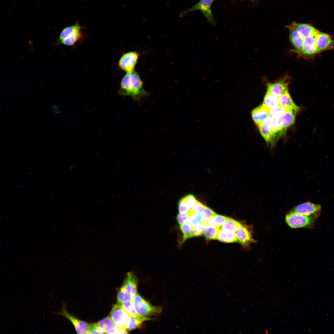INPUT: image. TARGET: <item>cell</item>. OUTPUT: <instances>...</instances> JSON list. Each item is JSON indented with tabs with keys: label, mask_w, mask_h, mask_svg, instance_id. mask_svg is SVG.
Returning <instances> with one entry per match:
<instances>
[{
	"label": "cell",
	"mask_w": 334,
	"mask_h": 334,
	"mask_svg": "<svg viewBox=\"0 0 334 334\" xmlns=\"http://www.w3.org/2000/svg\"><path fill=\"white\" fill-rule=\"evenodd\" d=\"M118 92L123 96H131L135 101H139L143 96L149 95L144 88L143 82L135 71L126 73L123 77Z\"/></svg>",
	"instance_id": "6da1fadb"
},
{
	"label": "cell",
	"mask_w": 334,
	"mask_h": 334,
	"mask_svg": "<svg viewBox=\"0 0 334 334\" xmlns=\"http://www.w3.org/2000/svg\"><path fill=\"white\" fill-rule=\"evenodd\" d=\"M318 216H308L291 212L286 215L285 221L292 228H310L313 225Z\"/></svg>",
	"instance_id": "7a4b0ae2"
},
{
	"label": "cell",
	"mask_w": 334,
	"mask_h": 334,
	"mask_svg": "<svg viewBox=\"0 0 334 334\" xmlns=\"http://www.w3.org/2000/svg\"><path fill=\"white\" fill-rule=\"evenodd\" d=\"M137 312L140 315L147 316L156 315L162 311V307L152 305L137 293L132 300Z\"/></svg>",
	"instance_id": "3957f363"
},
{
	"label": "cell",
	"mask_w": 334,
	"mask_h": 334,
	"mask_svg": "<svg viewBox=\"0 0 334 334\" xmlns=\"http://www.w3.org/2000/svg\"><path fill=\"white\" fill-rule=\"evenodd\" d=\"M140 54L136 51H131L123 54L118 63L119 67L126 73L134 71Z\"/></svg>",
	"instance_id": "277c9868"
},
{
	"label": "cell",
	"mask_w": 334,
	"mask_h": 334,
	"mask_svg": "<svg viewBox=\"0 0 334 334\" xmlns=\"http://www.w3.org/2000/svg\"><path fill=\"white\" fill-rule=\"evenodd\" d=\"M130 315L123 308L120 304L114 305L109 314V317L117 327L120 328H126V326Z\"/></svg>",
	"instance_id": "5b68a950"
},
{
	"label": "cell",
	"mask_w": 334,
	"mask_h": 334,
	"mask_svg": "<svg viewBox=\"0 0 334 334\" xmlns=\"http://www.w3.org/2000/svg\"><path fill=\"white\" fill-rule=\"evenodd\" d=\"M55 313L64 316L71 322L74 326L77 333L88 334L89 324L77 319L69 313L66 310V305L65 303L63 304L61 311Z\"/></svg>",
	"instance_id": "8992f818"
},
{
	"label": "cell",
	"mask_w": 334,
	"mask_h": 334,
	"mask_svg": "<svg viewBox=\"0 0 334 334\" xmlns=\"http://www.w3.org/2000/svg\"><path fill=\"white\" fill-rule=\"evenodd\" d=\"M213 0H200L198 3L190 9L184 11L181 14L183 16L185 14L196 10L200 11L207 20L210 23L214 24L211 6Z\"/></svg>",
	"instance_id": "52a82bcc"
},
{
	"label": "cell",
	"mask_w": 334,
	"mask_h": 334,
	"mask_svg": "<svg viewBox=\"0 0 334 334\" xmlns=\"http://www.w3.org/2000/svg\"><path fill=\"white\" fill-rule=\"evenodd\" d=\"M316 35L304 39L302 49L295 53L307 57L319 53L316 44Z\"/></svg>",
	"instance_id": "ba28073f"
},
{
	"label": "cell",
	"mask_w": 334,
	"mask_h": 334,
	"mask_svg": "<svg viewBox=\"0 0 334 334\" xmlns=\"http://www.w3.org/2000/svg\"><path fill=\"white\" fill-rule=\"evenodd\" d=\"M321 209L319 204L308 202L296 206L291 212L308 216L319 215Z\"/></svg>",
	"instance_id": "9c48e42d"
},
{
	"label": "cell",
	"mask_w": 334,
	"mask_h": 334,
	"mask_svg": "<svg viewBox=\"0 0 334 334\" xmlns=\"http://www.w3.org/2000/svg\"><path fill=\"white\" fill-rule=\"evenodd\" d=\"M138 282L136 275L132 272H129L119 290L134 297L137 293Z\"/></svg>",
	"instance_id": "30bf717a"
},
{
	"label": "cell",
	"mask_w": 334,
	"mask_h": 334,
	"mask_svg": "<svg viewBox=\"0 0 334 334\" xmlns=\"http://www.w3.org/2000/svg\"><path fill=\"white\" fill-rule=\"evenodd\" d=\"M234 233L238 242L244 246H248L254 241L251 233L246 225L241 223Z\"/></svg>",
	"instance_id": "8fae6325"
},
{
	"label": "cell",
	"mask_w": 334,
	"mask_h": 334,
	"mask_svg": "<svg viewBox=\"0 0 334 334\" xmlns=\"http://www.w3.org/2000/svg\"><path fill=\"white\" fill-rule=\"evenodd\" d=\"M316 42L319 53L334 48V39L327 34L319 31L316 35Z\"/></svg>",
	"instance_id": "7c38bea8"
},
{
	"label": "cell",
	"mask_w": 334,
	"mask_h": 334,
	"mask_svg": "<svg viewBox=\"0 0 334 334\" xmlns=\"http://www.w3.org/2000/svg\"><path fill=\"white\" fill-rule=\"evenodd\" d=\"M76 27L73 32L67 37L58 42H56L55 45H57L62 44L69 46H74L76 44L81 40L83 37V34L81 31V27L76 24Z\"/></svg>",
	"instance_id": "4fadbf2b"
},
{
	"label": "cell",
	"mask_w": 334,
	"mask_h": 334,
	"mask_svg": "<svg viewBox=\"0 0 334 334\" xmlns=\"http://www.w3.org/2000/svg\"><path fill=\"white\" fill-rule=\"evenodd\" d=\"M290 25L297 31L304 39L306 37L316 35L319 32L309 24L293 22Z\"/></svg>",
	"instance_id": "5bb4252c"
},
{
	"label": "cell",
	"mask_w": 334,
	"mask_h": 334,
	"mask_svg": "<svg viewBox=\"0 0 334 334\" xmlns=\"http://www.w3.org/2000/svg\"><path fill=\"white\" fill-rule=\"evenodd\" d=\"M251 115L253 121L257 126L270 116L269 109L263 104L253 109Z\"/></svg>",
	"instance_id": "9a60e30c"
},
{
	"label": "cell",
	"mask_w": 334,
	"mask_h": 334,
	"mask_svg": "<svg viewBox=\"0 0 334 334\" xmlns=\"http://www.w3.org/2000/svg\"><path fill=\"white\" fill-rule=\"evenodd\" d=\"M298 112L295 110L289 109L281 115L277 117L278 124L283 129L285 130L294 123Z\"/></svg>",
	"instance_id": "2e32d148"
},
{
	"label": "cell",
	"mask_w": 334,
	"mask_h": 334,
	"mask_svg": "<svg viewBox=\"0 0 334 334\" xmlns=\"http://www.w3.org/2000/svg\"><path fill=\"white\" fill-rule=\"evenodd\" d=\"M272 117L270 116L263 122L257 126L260 133L268 144L271 146L272 141V133L271 127Z\"/></svg>",
	"instance_id": "e0dca14e"
},
{
	"label": "cell",
	"mask_w": 334,
	"mask_h": 334,
	"mask_svg": "<svg viewBox=\"0 0 334 334\" xmlns=\"http://www.w3.org/2000/svg\"><path fill=\"white\" fill-rule=\"evenodd\" d=\"M289 83L284 80H280L274 83L267 84V90L279 97L288 90Z\"/></svg>",
	"instance_id": "ac0fdd59"
},
{
	"label": "cell",
	"mask_w": 334,
	"mask_h": 334,
	"mask_svg": "<svg viewBox=\"0 0 334 334\" xmlns=\"http://www.w3.org/2000/svg\"><path fill=\"white\" fill-rule=\"evenodd\" d=\"M287 28L289 31V41L294 48V49L292 51L295 53L302 49L304 39L297 31L290 25L287 26Z\"/></svg>",
	"instance_id": "d6986e66"
},
{
	"label": "cell",
	"mask_w": 334,
	"mask_h": 334,
	"mask_svg": "<svg viewBox=\"0 0 334 334\" xmlns=\"http://www.w3.org/2000/svg\"><path fill=\"white\" fill-rule=\"evenodd\" d=\"M123 308L130 315L135 317L143 322L153 320V318L140 315L137 312L132 301L130 300L120 304Z\"/></svg>",
	"instance_id": "ffe728a7"
},
{
	"label": "cell",
	"mask_w": 334,
	"mask_h": 334,
	"mask_svg": "<svg viewBox=\"0 0 334 334\" xmlns=\"http://www.w3.org/2000/svg\"><path fill=\"white\" fill-rule=\"evenodd\" d=\"M279 105L284 108L295 110L298 111L299 107L297 106L294 102L288 90L281 95L279 97Z\"/></svg>",
	"instance_id": "44dd1931"
},
{
	"label": "cell",
	"mask_w": 334,
	"mask_h": 334,
	"mask_svg": "<svg viewBox=\"0 0 334 334\" xmlns=\"http://www.w3.org/2000/svg\"><path fill=\"white\" fill-rule=\"evenodd\" d=\"M216 239L224 242H238L233 232L225 231L221 229L219 230Z\"/></svg>",
	"instance_id": "7402d4cb"
},
{
	"label": "cell",
	"mask_w": 334,
	"mask_h": 334,
	"mask_svg": "<svg viewBox=\"0 0 334 334\" xmlns=\"http://www.w3.org/2000/svg\"><path fill=\"white\" fill-rule=\"evenodd\" d=\"M262 104L269 109L276 107L280 105L278 97L267 90Z\"/></svg>",
	"instance_id": "603a6c76"
},
{
	"label": "cell",
	"mask_w": 334,
	"mask_h": 334,
	"mask_svg": "<svg viewBox=\"0 0 334 334\" xmlns=\"http://www.w3.org/2000/svg\"><path fill=\"white\" fill-rule=\"evenodd\" d=\"M186 223L192 228L196 227L202 223L203 215L202 214L193 212H189Z\"/></svg>",
	"instance_id": "cb8c5ba5"
},
{
	"label": "cell",
	"mask_w": 334,
	"mask_h": 334,
	"mask_svg": "<svg viewBox=\"0 0 334 334\" xmlns=\"http://www.w3.org/2000/svg\"><path fill=\"white\" fill-rule=\"evenodd\" d=\"M97 323L105 333L117 327L109 316L105 317Z\"/></svg>",
	"instance_id": "d4e9b609"
},
{
	"label": "cell",
	"mask_w": 334,
	"mask_h": 334,
	"mask_svg": "<svg viewBox=\"0 0 334 334\" xmlns=\"http://www.w3.org/2000/svg\"><path fill=\"white\" fill-rule=\"evenodd\" d=\"M230 218L216 214L212 217L207 222L208 225L219 227L221 226Z\"/></svg>",
	"instance_id": "484cf974"
},
{
	"label": "cell",
	"mask_w": 334,
	"mask_h": 334,
	"mask_svg": "<svg viewBox=\"0 0 334 334\" xmlns=\"http://www.w3.org/2000/svg\"><path fill=\"white\" fill-rule=\"evenodd\" d=\"M240 223V222L230 218L219 228L220 229L223 231L234 232Z\"/></svg>",
	"instance_id": "4316f807"
},
{
	"label": "cell",
	"mask_w": 334,
	"mask_h": 334,
	"mask_svg": "<svg viewBox=\"0 0 334 334\" xmlns=\"http://www.w3.org/2000/svg\"><path fill=\"white\" fill-rule=\"evenodd\" d=\"M143 322L141 320L130 315L126 323V328L128 331H131L141 327Z\"/></svg>",
	"instance_id": "83f0119b"
},
{
	"label": "cell",
	"mask_w": 334,
	"mask_h": 334,
	"mask_svg": "<svg viewBox=\"0 0 334 334\" xmlns=\"http://www.w3.org/2000/svg\"><path fill=\"white\" fill-rule=\"evenodd\" d=\"M219 230V227L208 225L204 228L203 234L208 240L216 239Z\"/></svg>",
	"instance_id": "f1b7e54d"
},
{
	"label": "cell",
	"mask_w": 334,
	"mask_h": 334,
	"mask_svg": "<svg viewBox=\"0 0 334 334\" xmlns=\"http://www.w3.org/2000/svg\"><path fill=\"white\" fill-rule=\"evenodd\" d=\"M180 230L183 234L182 242L194 236L192 228L186 223L180 225Z\"/></svg>",
	"instance_id": "f546056e"
},
{
	"label": "cell",
	"mask_w": 334,
	"mask_h": 334,
	"mask_svg": "<svg viewBox=\"0 0 334 334\" xmlns=\"http://www.w3.org/2000/svg\"><path fill=\"white\" fill-rule=\"evenodd\" d=\"M289 109L280 105L269 109L270 116L272 117H278L282 115Z\"/></svg>",
	"instance_id": "4dcf8cb0"
},
{
	"label": "cell",
	"mask_w": 334,
	"mask_h": 334,
	"mask_svg": "<svg viewBox=\"0 0 334 334\" xmlns=\"http://www.w3.org/2000/svg\"><path fill=\"white\" fill-rule=\"evenodd\" d=\"M76 26V24L64 28L61 32L59 38L56 42L59 41L67 37L74 31Z\"/></svg>",
	"instance_id": "1f68e13d"
},
{
	"label": "cell",
	"mask_w": 334,
	"mask_h": 334,
	"mask_svg": "<svg viewBox=\"0 0 334 334\" xmlns=\"http://www.w3.org/2000/svg\"><path fill=\"white\" fill-rule=\"evenodd\" d=\"M133 297L119 290L117 295V303L121 304L129 301L131 300Z\"/></svg>",
	"instance_id": "d6a6232c"
},
{
	"label": "cell",
	"mask_w": 334,
	"mask_h": 334,
	"mask_svg": "<svg viewBox=\"0 0 334 334\" xmlns=\"http://www.w3.org/2000/svg\"><path fill=\"white\" fill-rule=\"evenodd\" d=\"M184 197L189 212H193L194 207L197 201L195 196L192 194H190L185 196Z\"/></svg>",
	"instance_id": "836d02e7"
},
{
	"label": "cell",
	"mask_w": 334,
	"mask_h": 334,
	"mask_svg": "<svg viewBox=\"0 0 334 334\" xmlns=\"http://www.w3.org/2000/svg\"><path fill=\"white\" fill-rule=\"evenodd\" d=\"M178 209L179 213H188L189 211L185 197L180 199L178 203Z\"/></svg>",
	"instance_id": "e575fe53"
},
{
	"label": "cell",
	"mask_w": 334,
	"mask_h": 334,
	"mask_svg": "<svg viewBox=\"0 0 334 334\" xmlns=\"http://www.w3.org/2000/svg\"><path fill=\"white\" fill-rule=\"evenodd\" d=\"M216 214H217L215 213L211 209L206 207L204 213L203 214V218L202 223L207 224L208 221L212 217Z\"/></svg>",
	"instance_id": "d590c367"
},
{
	"label": "cell",
	"mask_w": 334,
	"mask_h": 334,
	"mask_svg": "<svg viewBox=\"0 0 334 334\" xmlns=\"http://www.w3.org/2000/svg\"><path fill=\"white\" fill-rule=\"evenodd\" d=\"M105 332L98 326L97 323L89 324L88 334H103Z\"/></svg>",
	"instance_id": "8d00e7d4"
},
{
	"label": "cell",
	"mask_w": 334,
	"mask_h": 334,
	"mask_svg": "<svg viewBox=\"0 0 334 334\" xmlns=\"http://www.w3.org/2000/svg\"><path fill=\"white\" fill-rule=\"evenodd\" d=\"M208 226L206 223H202L192 229L194 236H200L203 234L204 228Z\"/></svg>",
	"instance_id": "74e56055"
},
{
	"label": "cell",
	"mask_w": 334,
	"mask_h": 334,
	"mask_svg": "<svg viewBox=\"0 0 334 334\" xmlns=\"http://www.w3.org/2000/svg\"><path fill=\"white\" fill-rule=\"evenodd\" d=\"M206 207H207L202 203L197 201L194 207L193 211L195 212H199L203 214L204 213Z\"/></svg>",
	"instance_id": "f35d334b"
},
{
	"label": "cell",
	"mask_w": 334,
	"mask_h": 334,
	"mask_svg": "<svg viewBox=\"0 0 334 334\" xmlns=\"http://www.w3.org/2000/svg\"><path fill=\"white\" fill-rule=\"evenodd\" d=\"M188 213H178L177 216V219L178 224H181L186 223L188 218Z\"/></svg>",
	"instance_id": "ab89813d"
},
{
	"label": "cell",
	"mask_w": 334,
	"mask_h": 334,
	"mask_svg": "<svg viewBox=\"0 0 334 334\" xmlns=\"http://www.w3.org/2000/svg\"><path fill=\"white\" fill-rule=\"evenodd\" d=\"M121 329L117 327L116 328L107 332L105 333L107 334H121Z\"/></svg>",
	"instance_id": "60d3db41"
}]
</instances>
